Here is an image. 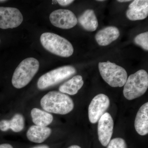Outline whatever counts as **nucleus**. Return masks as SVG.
<instances>
[{
    "label": "nucleus",
    "mask_w": 148,
    "mask_h": 148,
    "mask_svg": "<svg viewBox=\"0 0 148 148\" xmlns=\"http://www.w3.org/2000/svg\"><path fill=\"white\" fill-rule=\"evenodd\" d=\"M76 73V70L73 66L59 67L40 77L37 82V86L40 90H45L69 78Z\"/></svg>",
    "instance_id": "nucleus-6"
},
{
    "label": "nucleus",
    "mask_w": 148,
    "mask_h": 148,
    "mask_svg": "<svg viewBox=\"0 0 148 148\" xmlns=\"http://www.w3.org/2000/svg\"><path fill=\"white\" fill-rule=\"evenodd\" d=\"M5 1H0V2H2V1H3V2Z\"/></svg>",
    "instance_id": "nucleus-27"
},
{
    "label": "nucleus",
    "mask_w": 148,
    "mask_h": 148,
    "mask_svg": "<svg viewBox=\"0 0 148 148\" xmlns=\"http://www.w3.org/2000/svg\"><path fill=\"white\" fill-rule=\"evenodd\" d=\"M68 148H82L79 146L78 145H72L71 147H69Z\"/></svg>",
    "instance_id": "nucleus-24"
},
{
    "label": "nucleus",
    "mask_w": 148,
    "mask_h": 148,
    "mask_svg": "<svg viewBox=\"0 0 148 148\" xmlns=\"http://www.w3.org/2000/svg\"><path fill=\"white\" fill-rule=\"evenodd\" d=\"M40 63L36 58L30 57L23 60L14 73L12 83L14 87L20 89L27 85L38 71Z\"/></svg>",
    "instance_id": "nucleus-2"
},
{
    "label": "nucleus",
    "mask_w": 148,
    "mask_h": 148,
    "mask_svg": "<svg viewBox=\"0 0 148 148\" xmlns=\"http://www.w3.org/2000/svg\"><path fill=\"white\" fill-rule=\"evenodd\" d=\"M25 119L20 114H16L10 120H2L0 121V130L5 132L9 129L13 132H21L24 127Z\"/></svg>",
    "instance_id": "nucleus-15"
},
{
    "label": "nucleus",
    "mask_w": 148,
    "mask_h": 148,
    "mask_svg": "<svg viewBox=\"0 0 148 148\" xmlns=\"http://www.w3.org/2000/svg\"><path fill=\"white\" fill-rule=\"evenodd\" d=\"M31 114L32 121L37 126L47 127L53 121L52 114L39 109L33 108L31 111Z\"/></svg>",
    "instance_id": "nucleus-18"
},
{
    "label": "nucleus",
    "mask_w": 148,
    "mask_h": 148,
    "mask_svg": "<svg viewBox=\"0 0 148 148\" xmlns=\"http://www.w3.org/2000/svg\"><path fill=\"white\" fill-rule=\"evenodd\" d=\"M148 15V1L135 0L132 1L126 11V16L131 21L143 20Z\"/></svg>",
    "instance_id": "nucleus-11"
},
{
    "label": "nucleus",
    "mask_w": 148,
    "mask_h": 148,
    "mask_svg": "<svg viewBox=\"0 0 148 148\" xmlns=\"http://www.w3.org/2000/svg\"><path fill=\"white\" fill-rule=\"evenodd\" d=\"M98 121V139L102 145L107 147L110 141L113 132V120L109 113L106 112Z\"/></svg>",
    "instance_id": "nucleus-10"
},
{
    "label": "nucleus",
    "mask_w": 148,
    "mask_h": 148,
    "mask_svg": "<svg viewBox=\"0 0 148 148\" xmlns=\"http://www.w3.org/2000/svg\"><path fill=\"white\" fill-rule=\"evenodd\" d=\"M49 20L52 25L61 29H71L77 23V19L73 12L66 9L53 11L49 15Z\"/></svg>",
    "instance_id": "nucleus-7"
},
{
    "label": "nucleus",
    "mask_w": 148,
    "mask_h": 148,
    "mask_svg": "<svg viewBox=\"0 0 148 148\" xmlns=\"http://www.w3.org/2000/svg\"><path fill=\"white\" fill-rule=\"evenodd\" d=\"M148 87V74L140 70L130 75L124 85L123 93L128 100L139 98L145 93Z\"/></svg>",
    "instance_id": "nucleus-4"
},
{
    "label": "nucleus",
    "mask_w": 148,
    "mask_h": 148,
    "mask_svg": "<svg viewBox=\"0 0 148 148\" xmlns=\"http://www.w3.org/2000/svg\"><path fill=\"white\" fill-rule=\"evenodd\" d=\"M135 127L139 135L144 136L148 133V103L140 107L136 115Z\"/></svg>",
    "instance_id": "nucleus-13"
},
{
    "label": "nucleus",
    "mask_w": 148,
    "mask_h": 148,
    "mask_svg": "<svg viewBox=\"0 0 148 148\" xmlns=\"http://www.w3.org/2000/svg\"><path fill=\"white\" fill-rule=\"evenodd\" d=\"M40 105L46 112L61 115L69 114L74 107L71 97L57 91H50L45 95L41 100Z\"/></svg>",
    "instance_id": "nucleus-1"
},
{
    "label": "nucleus",
    "mask_w": 148,
    "mask_h": 148,
    "mask_svg": "<svg viewBox=\"0 0 148 148\" xmlns=\"http://www.w3.org/2000/svg\"><path fill=\"white\" fill-rule=\"evenodd\" d=\"M57 2L60 5L66 6L73 2L74 1L73 0H58Z\"/></svg>",
    "instance_id": "nucleus-21"
},
{
    "label": "nucleus",
    "mask_w": 148,
    "mask_h": 148,
    "mask_svg": "<svg viewBox=\"0 0 148 148\" xmlns=\"http://www.w3.org/2000/svg\"><path fill=\"white\" fill-rule=\"evenodd\" d=\"M78 21L81 26L86 31L94 32L98 27V19L94 11L88 9L79 16Z\"/></svg>",
    "instance_id": "nucleus-16"
},
{
    "label": "nucleus",
    "mask_w": 148,
    "mask_h": 148,
    "mask_svg": "<svg viewBox=\"0 0 148 148\" xmlns=\"http://www.w3.org/2000/svg\"><path fill=\"white\" fill-rule=\"evenodd\" d=\"M51 132V129L49 127L32 125L27 131V138L33 143H42L49 137Z\"/></svg>",
    "instance_id": "nucleus-14"
},
{
    "label": "nucleus",
    "mask_w": 148,
    "mask_h": 148,
    "mask_svg": "<svg viewBox=\"0 0 148 148\" xmlns=\"http://www.w3.org/2000/svg\"><path fill=\"white\" fill-rule=\"evenodd\" d=\"M0 148H13V147L10 144H3L0 145Z\"/></svg>",
    "instance_id": "nucleus-22"
},
{
    "label": "nucleus",
    "mask_w": 148,
    "mask_h": 148,
    "mask_svg": "<svg viewBox=\"0 0 148 148\" xmlns=\"http://www.w3.org/2000/svg\"><path fill=\"white\" fill-rule=\"evenodd\" d=\"M100 1V2H101V1H103H103H101V0H100V1Z\"/></svg>",
    "instance_id": "nucleus-26"
},
{
    "label": "nucleus",
    "mask_w": 148,
    "mask_h": 148,
    "mask_svg": "<svg viewBox=\"0 0 148 148\" xmlns=\"http://www.w3.org/2000/svg\"><path fill=\"white\" fill-rule=\"evenodd\" d=\"M134 42L140 46L144 50H148V32L142 33L136 36L134 39Z\"/></svg>",
    "instance_id": "nucleus-19"
},
{
    "label": "nucleus",
    "mask_w": 148,
    "mask_h": 148,
    "mask_svg": "<svg viewBox=\"0 0 148 148\" xmlns=\"http://www.w3.org/2000/svg\"><path fill=\"white\" fill-rule=\"evenodd\" d=\"M98 68L104 80L112 87H121L125 84L127 78L125 69L110 61L100 62Z\"/></svg>",
    "instance_id": "nucleus-5"
},
{
    "label": "nucleus",
    "mask_w": 148,
    "mask_h": 148,
    "mask_svg": "<svg viewBox=\"0 0 148 148\" xmlns=\"http://www.w3.org/2000/svg\"><path fill=\"white\" fill-rule=\"evenodd\" d=\"M110 106V99L105 94L101 93L94 97L88 107V118L90 122L93 124L96 123Z\"/></svg>",
    "instance_id": "nucleus-8"
},
{
    "label": "nucleus",
    "mask_w": 148,
    "mask_h": 148,
    "mask_svg": "<svg viewBox=\"0 0 148 148\" xmlns=\"http://www.w3.org/2000/svg\"><path fill=\"white\" fill-rule=\"evenodd\" d=\"M31 148H50L47 145H39L36 146V147H34Z\"/></svg>",
    "instance_id": "nucleus-23"
},
{
    "label": "nucleus",
    "mask_w": 148,
    "mask_h": 148,
    "mask_svg": "<svg viewBox=\"0 0 148 148\" xmlns=\"http://www.w3.org/2000/svg\"><path fill=\"white\" fill-rule=\"evenodd\" d=\"M107 148H127L126 143L122 138H116L110 141Z\"/></svg>",
    "instance_id": "nucleus-20"
},
{
    "label": "nucleus",
    "mask_w": 148,
    "mask_h": 148,
    "mask_svg": "<svg viewBox=\"0 0 148 148\" xmlns=\"http://www.w3.org/2000/svg\"><path fill=\"white\" fill-rule=\"evenodd\" d=\"M23 21V15L18 9L0 7V29L16 28Z\"/></svg>",
    "instance_id": "nucleus-9"
},
{
    "label": "nucleus",
    "mask_w": 148,
    "mask_h": 148,
    "mask_svg": "<svg viewBox=\"0 0 148 148\" xmlns=\"http://www.w3.org/2000/svg\"><path fill=\"white\" fill-rule=\"evenodd\" d=\"M40 42L45 49L51 53L63 57H69L74 52L71 42L65 38L53 33L46 32L41 36Z\"/></svg>",
    "instance_id": "nucleus-3"
},
{
    "label": "nucleus",
    "mask_w": 148,
    "mask_h": 148,
    "mask_svg": "<svg viewBox=\"0 0 148 148\" xmlns=\"http://www.w3.org/2000/svg\"><path fill=\"white\" fill-rule=\"evenodd\" d=\"M0 42H1V40H0Z\"/></svg>",
    "instance_id": "nucleus-28"
},
{
    "label": "nucleus",
    "mask_w": 148,
    "mask_h": 148,
    "mask_svg": "<svg viewBox=\"0 0 148 148\" xmlns=\"http://www.w3.org/2000/svg\"><path fill=\"white\" fill-rule=\"evenodd\" d=\"M120 36L119 30L114 27H108L101 29L95 36L96 42L99 45L106 46L117 39Z\"/></svg>",
    "instance_id": "nucleus-12"
},
{
    "label": "nucleus",
    "mask_w": 148,
    "mask_h": 148,
    "mask_svg": "<svg viewBox=\"0 0 148 148\" xmlns=\"http://www.w3.org/2000/svg\"><path fill=\"white\" fill-rule=\"evenodd\" d=\"M84 84V81L81 75L75 76L64 84L60 86L59 90L63 93L71 95L77 94Z\"/></svg>",
    "instance_id": "nucleus-17"
},
{
    "label": "nucleus",
    "mask_w": 148,
    "mask_h": 148,
    "mask_svg": "<svg viewBox=\"0 0 148 148\" xmlns=\"http://www.w3.org/2000/svg\"><path fill=\"white\" fill-rule=\"evenodd\" d=\"M118 2H119L121 3H123V2H128L130 1H127V0H125V1H122V0H120V1H117Z\"/></svg>",
    "instance_id": "nucleus-25"
}]
</instances>
